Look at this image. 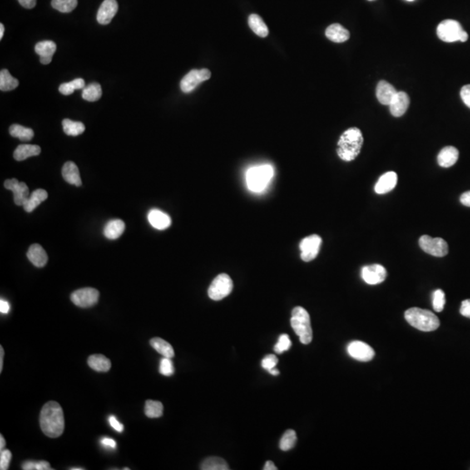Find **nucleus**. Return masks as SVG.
<instances>
[{"mask_svg": "<svg viewBox=\"0 0 470 470\" xmlns=\"http://www.w3.org/2000/svg\"><path fill=\"white\" fill-rule=\"evenodd\" d=\"M291 346H292V342H291L290 338L288 334L283 333L279 337L278 342L274 346V350L276 353H284L291 348Z\"/></svg>", "mask_w": 470, "mask_h": 470, "instance_id": "obj_41", "label": "nucleus"}, {"mask_svg": "<svg viewBox=\"0 0 470 470\" xmlns=\"http://www.w3.org/2000/svg\"><path fill=\"white\" fill-rule=\"evenodd\" d=\"M159 371L162 375L171 376L174 374V363L172 362L171 358L163 357V359L160 360Z\"/></svg>", "mask_w": 470, "mask_h": 470, "instance_id": "obj_42", "label": "nucleus"}, {"mask_svg": "<svg viewBox=\"0 0 470 470\" xmlns=\"http://www.w3.org/2000/svg\"><path fill=\"white\" fill-rule=\"evenodd\" d=\"M460 313L463 316L467 317L470 319V299H465L462 302Z\"/></svg>", "mask_w": 470, "mask_h": 470, "instance_id": "obj_47", "label": "nucleus"}, {"mask_svg": "<svg viewBox=\"0 0 470 470\" xmlns=\"http://www.w3.org/2000/svg\"><path fill=\"white\" fill-rule=\"evenodd\" d=\"M446 299H445V294L443 291L441 289H437L435 291L433 294V308L436 312H442L444 308Z\"/></svg>", "mask_w": 470, "mask_h": 470, "instance_id": "obj_40", "label": "nucleus"}, {"mask_svg": "<svg viewBox=\"0 0 470 470\" xmlns=\"http://www.w3.org/2000/svg\"><path fill=\"white\" fill-rule=\"evenodd\" d=\"M248 25L252 31L259 37H266L268 36L269 32L268 26L259 15L251 14L248 17Z\"/></svg>", "mask_w": 470, "mask_h": 470, "instance_id": "obj_29", "label": "nucleus"}, {"mask_svg": "<svg viewBox=\"0 0 470 470\" xmlns=\"http://www.w3.org/2000/svg\"><path fill=\"white\" fill-rule=\"evenodd\" d=\"M387 271L379 264L365 266L362 268V278L368 285H378L384 281Z\"/></svg>", "mask_w": 470, "mask_h": 470, "instance_id": "obj_13", "label": "nucleus"}, {"mask_svg": "<svg viewBox=\"0 0 470 470\" xmlns=\"http://www.w3.org/2000/svg\"><path fill=\"white\" fill-rule=\"evenodd\" d=\"M326 36L328 40L335 43H343L350 37V33L347 29L340 24H333L326 30Z\"/></svg>", "mask_w": 470, "mask_h": 470, "instance_id": "obj_23", "label": "nucleus"}, {"mask_svg": "<svg viewBox=\"0 0 470 470\" xmlns=\"http://www.w3.org/2000/svg\"><path fill=\"white\" fill-rule=\"evenodd\" d=\"M461 98L465 105L470 108V85L462 87L461 90Z\"/></svg>", "mask_w": 470, "mask_h": 470, "instance_id": "obj_45", "label": "nucleus"}, {"mask_svg": "<svg viewBox=\"0 0 470 470\" xmlns=\"http://www.w3.org/2000/svg\"><path fill=\"white\" fill-rule=\"evenodd\" d=\"M163 404L158 401L148 400L145 402V415L149 418H159L163 416Z\"/></svg>", "mask_w": 470, "mask_h": 470, "instance_id": "obj_36", "label": "nucleus"}, {"mask_svg": "<svg viewBox=\"0 0 470 470\" xmlns=\"http://www.w3.org/2000/svg\"><path fill=\"white\" fill-rule=\"evenodd\" d=\"M36 470H51V465L46 461H40L36 464Z\"/></svg>", "mask_w": 470, "mask_h": 470, "instance_id": "obj_51", "label": "nucleus"}, {"mask_svg": "<svg viewBox=\"0 0 470 470\" xmlns=\"http://www.w3.org/2000/svg\"><path fill=\"white\" fill-rule=\"evenodd\" d=\"M419 246L425 253L435 257H444L448 253L447 243L442 238L422 235L419 239Z\"/></svg>", "mask_w": 470, "mask_h": 470, "instance_id": "obj_8", "label": "nucleus"}, {"mask_svg": "<svg viewBox=\"0 0 470 470\" xmlns=\"http://www.w3.org/2000/svg\"><path fill=\"white\" fill-rule=\"evenodd\" d=\"M233 288V280L228 274H219L208 288V296L214 300H220L231 294Z\"/></svg>", "mask_w": 470, "mask_h": 470, "instance_id": "obj_7", "label": "nucleus"}, {"mask_svg": "<svg viewBox=\"0 0 470 470\" xmlns=\"http://www.w3.org/2000/svg\"><path fill=\"white\" fill-rule=\"evenodd\" d=\"M125 223L121 219H112L104 228V235L109 239H116L120 238L125 231Z\"/></svg>", "mask_w": 470, "mask_h": 470, "instance_id": "obj_26", "label": "nucleus"}, {"mask_svg": "<svg viewBox=\"0 0 470 470\" xmlns=\"http://www.w3.org/2000/svg\"><path fill=\"white\" fill-rule=\"evenodd\" d=\"M268 372H269V373H270L272 375L274 376L278 375V374L279 373V371L276 368H273V369H271V370L268 371Z\"/></svg>", "mask_w": 470, "mask_h": 470, "instance_id": "obj_58", "label": "nucleus"}, {"mask_svg": "<svg viewBox=\"0 0 470 470\" xmlns=\"http://www.w3.org/2000/svg\"><path fill=\"white\" fill-rule=\"evenodd\" d=\"M119 9L116 0H105L97 13V21L100 25H108L116 15Z\"/></svg>", "mask_w": 470, "mask_h": 470, "instance_id": "obj_15", "label": "nucleus"}, {"mask_svg": "<svg viewBox=\"0 0 470 470\" xmlns=\"http://www.w3.org/2000/svg\"><path fill=\"white\" fill-rule=\"evenodd\" d=\"M150 345L158 353L163 355V357H167V358L172 359L174 356V348L172 347L171 344L165 342V340L158 338V337L153 338L150 341Z\"/></svg>", "mask_w": 470, "mask_h": 470, "instance_id": "obj_30", "label": "nucleus"}, {"mask_svg": "<svg viewBox=\"0 0 470 470\" xmlns=\"http://www.w3.org/2000/svg\"><path fill=\"white\" fill-rule=\"evenodd\" d=\"M18 80L12 77L10 71L3 69L0 71V90L3 91H12L18 86Z\"/></svg>", "mask_w": 470, "mask_h": 470, "instance_id": "obj_33", "label": "nucleus"}, {"mask_svg": "<svg viewBox=\"0 0 470 470\" xmlns=\"http://www.w3.org/2000/svg\"><path fill=\"white\" fill-rule=\"evenodd\" d=\"M70 469H71V470H83V469H84V468H82V467H71V468H70Z\"/></svg>", "mask_w": 470, "mask_h": 470, "instance_id": "obj_59", "label": "nucleus"}, {"mask_svg": "<svg viewBox=\"0 0 470 470\" xmlns=\"http://www.w3.org/2000/svg\"><path fill=\"white\" fill-rule=\"evenodd\" d=\"M396 92L397 91L390 83L387 82L385 80H381L378 83L377 88H376V97L382 105L389 106L393 97L396 96Z\"/></svg>", "mask_w": 470, "mask_h": 470, "instance_id": "obj_19", "label": "nucleus"}, {"mask_svg": "<svg viewBox=\"0 0 470 470\" xmlns=\"http://www.w3.org/2000/svg\"><path fill=\"white\" fill-rule=\"evenodd\" d=\"M108 422L109 424L114 428V430L117 431L119 433H121V432H123V430H124V426L118 421L117 418H116L115 416H109Z\"/></svg>", "mask_w": 470, "mask_h": 470, "instance_id": "obj_46", "label": "nucleus"}, {"mask_svg": "<svg viewBox=\"0 0 470 470\" xmlns=\"http://www.w3.org/2000/svg\"><path fill=\"white\" fill-rule=\"evenodd\" d=\"M100 293L97 289L85 288L76 290L71 294V299L73 304L80 308H90L97 304Z\"/></svg>", "mask_w": 470, "mask_h": 470, "instance_id": "obj_11", "label": "nucleus"}, {"mask_svg": "<svg viewBox=\"0 0 470 470\" xmlns=\"http://www.w3.org/2000/svg\"><path fill=\"white\" fill-rule=\"evenodd\" d=\"M347 349L349 355L359 362H370L375 354L369 345L360 341L350 342Z\"/></svg>", "mask_w": 470, "mask_h": 470, "instance_id": "obj_12", "label": "nucleus"}, {"mask_svg": "<svg viewBox=\"0 0 470 470\" xmlns=\"http://www.w3.org/2000/svg\"><path fill=\"white\" fill-rule=\"evenodd\" d=\"M78 6V0H51V6L59 12L68 13Z\"/></svg>", "mask_w": 470, "mask_h": 470, "instance_id": "obj_39", "label": "nucleus"}, {"mask_svg": "<svg viewBox=\"0 0 470 470\" xmlns=\"http://www.w3.org/2000/svg\"><path fill=\"white\" fill-rule=\"evenodd\" d=\"M5 187L13 193V198L16 205H23L30 196L29 188L26 183L20 182L17 179H11L5 181Z\"/></svg>", "mask_w": 470, "mask_h": 470, "instance_id": "obj_14", "label": "nucleus"}, {"mask_svg": "<svg viewBox=\"0 0 470 470\" xmlns=\"http://www.w3.org/2000/svg\"><path fill=\"white\" fill-rule=\"evenodd\" d=\"M85 87H86L85 80H83V79H76V80H72L71 82L64 83L62 85H60V87H59V91L63 95H71V94L73 93V91L75 90L84 89Z\"/></svg>", "mask_w": 470, "mask_h": 470, "instance_id": "obj_38", "label": "nucleus"}, {"mask_svg": "<svg viewBox=\"0 0 470 470\" xmlns=\"http://www.w3.org/2000/svg\"><path fill=\"white\" fill-rule=\"evenodd\" d=\"M291 326L302 344H309L313 340L310 316L308 311L302 307H296L292 311Z\"/></svg>", "mask_w": 470, "mask_h": 470, "instance_id": "obj_5", "label": "nucleus"}, {"mask_svg": "<svg viewBox=\"0 0 470 470\" xmlns=\"http://www.w3.org/2000/svg\"><path fill=\"white\" fill-rule=\"evenodd\" d=\"M437 35L440 40L447 43L456 41L466 42L468 39L467 31L463 30L458 21L454 20H446L439 24Z\"/></svg>", "mask_w": 470, "mask_h": 470, "instance_id": "obj_6", "label": "nucleus"}, {"mask_svg": "<svg viewBox=\"0 0 470 470\" xmlns=\"http://www.w3.org/2000/svg\"><path fill=\"white\" fill-rule=\"evenodd\" d=\"M41 153V148L37 145H20L17 146L13 154L14 159L17 161H22L26 160L30 157L37 156Z\"/></svg>", "mask_w": 470, "mask_h": 470, "instance_id": "obj_27", "label": "nucleus"}, {"mask_svg": "<svg viewBox=\"0 0 470 470\" xmlns=\"http://www.w3.org/2000/svg\"><path fill=\"white\" fill-rule=\"evenodd\" d=\"M63 129L65 134L69 136H79L85 131V125L81 122L72 121V120L66 119L62 121Z\"/></svg>", "mask_w": 470, "mask_h": 470, "instance_id": "obj_35", "label": "nucleus"}, {"mask_svg": "<svg viewBox=\"0 0 470 470\" xmlns=\"http://www.w3.org/2000/svg\"><path fill=\"white\" fill-rule=\"evenodd\" d=\"M406 1H408V2H413L415 0H406Z\"/></svg>", "mask_w": 470, "mask_h": 470, "instance_id": "obj_60", "label": "nucleus"}, {"mask_svg": "<svg viewBox=\"0 0 470 470\" xmlns=\"http://www.w3.org/2000/svg\"><path fill=\"white\" fill-rule=\"evenodd\" d=\"M27 258L37 268H43L48 261L46 251L39 244H33L29 248Z\"/></svg>", "mask_w": 470, "mask_h": 470, "instance_id": "obj_21", "label": "nucleus"}, {"mask_svg": "<svg viewBox=\"0 0 470 470\" xmlns=\"http://www.w3.org/2000/svg\"><path fill=\"white\" fill-rule=\"evenodd\" d=\"M40 427L50 438H58L65 429V417L62 407L58 402H49L44 405L40 416Z\"/></svg>", "mask_w": 470, "mask_h": 470, "instance_id": "obj_1", "label": "nucleus"}, {"mask_svg": "<svg viewBox=\"0 0 470 470\" xmlns=\"http://www.w3.org/2000/svg\"><path fill=\"white\" fill-rule=\"evenodd\" d=\"M102 97V88L100 84L91 83L83 89L82 98L89 102H95Z\"/></svg>", "mask_w": 470, "mask_h": 470, "instance_id": "obj_31", "label": "nucleus"}, {"mask_svg": "<svg viewBox=\"0 0 470 470\" xmlns=\"http://www.w3.org/2000/svg\"><path fill=\"white\" fill-rule=\"evenodd\" d=\"M4 355H5V351H4L3 347L0 346V373L3 370Z\"/></svg>", "mask_w": 470, "mask_h": 470, "instance_id": "obj_55", "label": "nucleus"}, {"mask_svg": "<svg viewBox=\"0 0 470 470\" xmlns=\"http://www.w3.org/2000/svg\"><path fill=\"white\" fill-rule=\"evenodd\" d=\"M10 304L5 299H1L0 300V312L2 313H8L10 311Z\"/></svg>", "mask_w": 470, "mask_h": 470, "instance_id": "obj_52", "label": "nucleus"}, {"mask_svg": "<svg viewBox=\"0 0 470 470\" xmlns=\"http://www.w3.org/2000/svg\"><path fill=\"white\" fill-rule=\"evenodd\" d=\"M322 241V238L317 234H312L302 239L299 243V249L300 258L303 261L309 262L316 258L319 254Z\"/></svg>", "mask_w": 470, "mask_h": 470, "instance_id": "obj_9", "label": "nucleus"}, {"mask_svg": "<svg viewBox=\"0 0 470 470\" xmlns=\"http://www.w3.org/2000/svg\"><path fill=\"white\" fill-rule=\"evenodd\" d=\"M148 221L152 227L158 230L168 228L172 224V219L168 214L159 209H152L148 214Z\"/></svg>", "mask_w": 470, "mask_h": 470, "instance_id": "obj_20", "label": "nucleus"}, {"mask_svg": "<svg viewBox=\"0 0 470 470\" xmlns=\"http://www.w3.org/2000/svg\"><path fill=\"white\" fill-rule=\"evenodd\" d=\"M263 469L277 470L278 468H277L276 466L274 465V462H272V461H268V462H266L265 466H264V467H263Z\"/></svg>", "mask_w": 470, "mask_h": 470, "instance_id": "obj_54", "label": "nucleus"}, {"mask_svg": "<svg viewBox=\"0 0 470 470\" xmlns=\"http://www.w3.org/2000/svg\"><path fill=\"white\" fill-rule=\"evenodd\" d=\"M9 131L12 137L17 138L22 141H30L34 136V131H32V129L17 124L11 125Z\"/></svg>", "mask_w": 470, "mask_h": 470, "instance_id": "obj_34", "label": "nucleus"}, {"mask_svg": "<svg viewBox=\"0 0 470 470\" xmlns=\"http://www.w3.org/2000/svg\"><path fill=\"white\" fill-rule=\"evenodd\" d=\"M36 464H37V462L26 461L22 464V468L24 470H35L36 469Z\"/></svg>", "mask_w": 470, "mask_h": 470, "instance_id": "obj_53", "label": "nucleus"}, {"mask_svg": "<svg viewBox=\"0 0 470 470\" xmlns=\"http://www.w3.org/2000/svg\"><path fill=\"white\" fill-rule=\"evenodd\" d=\"M12 460V453L9 450H1L0 453V469L6 470L9 468V465Z\"/></svg>", "mask_w": 470, "mask_h": 470, "instance_id": "obj_44", "label": "nucleus"}, {"mask_svg": "<svg viewBox=\"0 0 470 470\" xmlns=\"http://www.w3.org/2000/svg\"><path fill=\"white\" fill-rule=\"evenodd\" d=\"M398 181V176L394 172H387L380 177L379 180L374 185V191L376 194H388L396 187Z\"/></svg>", "mask_w": 470, "mask_h": 470, "instance_id": "obj_17", "label": "nucleus"}, {"mask_svg": "<svg viewBox=\"0 0 470 470\" xmlns=\"http://www.w3.org/2000/svg\"><path fill=\"white\" fill-rule=\"evenodd\" d=\"M5 446H6V441H5V438H4L3 436L1 435V436H0V449L3 450Z\"/></svg>", "mask_w": 470, "mask_h": 470, "instance_id": "obj_56", "label": "nucleus"}, {"mask_svg": "<svg viewBox=\"0 0 470 470\" xmlns=\"http://www.w3.org/2000/svg\"><path fill=\"white\" fill-rule=\"evenodd\" d=\"M460 201L462 205L470 208V191L465 192L464 194H462V196L460 198Z\"/></svg>", "mask_w": 470, "mask_h": 470, "instance_id": "obj_50", "label": "nucleus"}, {"mask_svg": "<svg viewBox=\"0 0 470 470\" xmlns=\"http://www.w3.org/2000/svg\"><path fill=\"white\" fill-rule=\"evenodd\" d=\"M278 364V358L274 354H268L261 361V366L267 371H270L273 368H276Z\"/></svg>", "mask_w": 470, "mask_h": 470, "instance_id": "obj_43", "label": "nucleus"}, {"mask_svg": "<svg viewBox=\"0 0 470 470\" xmlns=\"http://www.w3.org/2000/svg\"><path fill=\"white\" fill-rule=\"evenodd\" d=\"M56 50V44L51 40L41 41L35 46V51L37 55H40V62L43 65H48L51 62V59L54 55Z\"/></svg>", "mask_w": 470, "mask_h": 470, "instance_id": "obj_18", "label": "nucleus"}, {"mask_svg": "<svg viewBox=\"0 0 470 470\" xmlns=\"http://www.w3.org/2000/svg\"><path fill=\"white\" fill-rule=\"evenodd\" d=\"M363 145V136L359 128L352 127L342 134L338 141L337 154L344 161H352L359 155Z\"/></svg>", "mask_w": 470, "mask_h": 470, "instance_id": "obj_2", "label": "nucleus"}, {"mask_svg": "<svg viewBox=\"0 0 470 470\" xmlns=\"http://www.w3.org/2000/svg\"><path fill=\"white\" fill-rule=\"evenodd\" d=\"M297 442V436L295 431L288 429L282 436L279 442V448L282 451H288L295 446Z\"/></svg>", "mask_w": 470, "mask_h": 470, "instance_id": "obj_37", "label": "nucleus"}, {"mask_svg": "<svg viewBox=\"0 0 470 470\" xmlns=\"http://www.w3.org/2000/svg\"><path fill=\"white\" fill-rule=\"evenodd\" d=\"M20 5L26 9L33 8L36 6L37 0H17Z\"/></svg>", "mask_w": 470, "mask_h": 470, "instance_id": "obj_49", "label": "nucleus"}, {"mask_svg": "<svg viewBox=\"0 0 470 470\" xmlns=\"http://www.w3.org/2000/svg\"><path fill=\"white\" fill-rule=\"evenodd\" d=\"M62 176L64 180L71 185H76V186H80L82 185L80 171L75 163L68 161L63 165Z\"/></svg>", "mask_w": 470, "mask_h": 470, "instance_id": "obj_24", "label": "nucleus"}, {"mask_svg": "<svg viewBox=\"0 0 470 470\" xmlns=\"http://www.w3.org/2000/svg\"><path fill=\"white\" fill-rule=\"evenodd\" d=\"M210 78H211V71H209L208 69L192 70L181 80L180 89L183 92L189 93L194 91L200 83L206 81Z\"/></svg>", "mask_w": 470, "mask_h": 470, "instance_id": "obj_10", "label": "nucleus"}, {"mask_svg": "<svg viewBox=\"0 0 470 470\" xmlns=\"http://www.w3.org/2000/svg\"><path fill=\"white\" fill-rule=\"evenodd\" d=\"M459 158V151L454 146H446L442 149L437 157V161L439 165L442 167H450L455 165Z\"/></svg>", "mask_w": 470, "mask_h": 470, "instance_id": "obj_22", "label": "nucleus"}, {"mask_svg": "<svg viewBox=\"0 0 470 470\" xmlns=\"http://www.w3.org/2000/svg\"><path fill=\"white\" fill-rule=\"evenodd\" d=\"M100 444L102 445L103 447L114 449V448H116V445H117V443L114 441V439L108 438V437H104V438L100 440Z\"/></svg>", "mask_w": 470, "mask_h": 470, "instance_id": "obj_48", "label": "nucleus"}, {"mask_svg": "<svg viewBox=\"0 0 470 470\" xmlns=\"http://www.w3.org/2000/svg\"><path fill=\"white\" fill-rule=\"evenodd\" d=\"M405 319L413 328L423 332L435 331L440 327L438 317L431 311L412 308L405 312Z\"/></svg>", "mask_w": 470, "mask_h": 470, "instance_id": "obj_3", "label": "nucleus"}, {"mask_svg": "<svg viewBox=\"0 0 470 470\" xmlns=\"http://www.w3.org/2000/svg\"><path fill=\"white\" fill-rule=\"evenodd\" d=\"M410 104L409 97L404 91H397L389 104V110L394 117H401L407 111Z\"/></svg>", "mask_w": 470, "mask_h": 470, "instance_id": "obj_16", "label": "nucleus"}, {"mask_svg": "<svg viewBox=\"0 0 470 470\" xmlns=\"http://www.w3.org/2000/svg\"><path fill=\"white\" fill-rule=\"evenodd\" d=\"M87 362L89 367L97 372H107L111 368V361L103 354H92Z\"/></svg>", "mask_w": 470, "mask_h": 470, "instance_id": "obj_28", "label": "nucleus"}, {"mask_svg": "<svg viewBox=\"0 0 470 470\" xmlns=\"http://www.w3.org/2000/svg\"><path fill=\"white\" fill-rule=\"evenodd\" d=\"M200 468L202 470H228L229 467L224 459L213 456L205 459L200 465Z\"/></svg>", "mask_w": 470, "mask_h": 470, "instance_id": "obj_32", "label": "nucleus"}, {"mask_svg": "<svg viewBox=\"0 0 470 470\" xmlns=\"http://www.w3.org/2000/svg\"><path fill=\"white\" fill-rule=\"evenodd\" d=\"M47 197H48V194L44 189H37V190L32 192L28 197V199L24 203L23 208L25 211L27 213L33 211L35 208H37L39 205L47 199Z\"/></svg>", "mask_w": 470, "mask_h": 470, "instance_id": "obj_25", "label": "nucleus"}, {"mask_svg": "<svg viewBox=\"0 0 470 470\" xmlns=\"http://www.w3.org/2000/svg\"><path fill=\"white\" fill-rule=\"evenodd\" d=\"M4 33H5V26L3 24H0V40H2Z\"/></svg>", "mask_w": 470, "mask_h": 470, "instance_id": "obj_57", "label": "nucleus"}, {"mask_svg": "<svg viewBox=\"0 0 470 470\" xmlns=\"http://www.w3.org/2000/svg\"><path fill=\"white\" fill-rule=\"evenodd\" d=\"M368 1H373V0H368Z\"/></svg>", "mask_w": 470, "mask_h": 470, "instance_id": "obj_61", "label": "nucleus"}, {"mask_svg": "<svg viewBox=\"0 0 470 470\" xmlns=\"http://www.w3.org/2000/svg\"><path fill=\"white\" fill-rule=\"evenodd\" d=\"M274 174V168L268 164L251 167L246 175L248 189L254 193L262 192L273 179Z\"/></svg>", "mask_w": 470, "mask_h": 470, "instance_id": "obj_4", "label": "nucleus"}]
</instances>
